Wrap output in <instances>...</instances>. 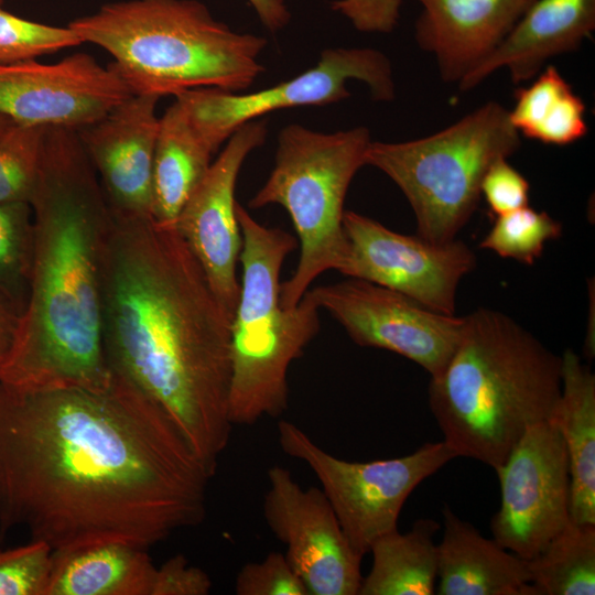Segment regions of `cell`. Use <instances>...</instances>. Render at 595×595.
I'll return each mask as SVG.
<instances>
[{
    "label": "cell",
    "instance_id": "32",
    "mask_svg": "<svg viewBox=\"0 0 595 595\" xmlns=\"http://www.w3.org/2000/svg\"><path fill=\"white\" fill-rule=\"evenodd\" d=\"M237 595H309L284 553L270 552L263 560L249 562L235 580Z\"/></svg>",
    "mask_w": 595,
    "mask_h": 595
},
{
    "label": "cell",
    "instance_id": "17",
    "mask_svg": "<svg viewBox=\"0 0 595 595\" xmlns=\"http://www.w3.org/2000/svg\"><path fill=\"white\" fill-rule=\"evenodd\" d=\"M160 97L131 95L78 131L111 213L152 216V166Z\"/></svg>",
    "mask_w": 595,
    "mask_h": 595
},
{
    "label": "cell",
    "instance_id": "39",
    "mask_svg": "<svg viewBox=\"0 0 595 595\" xmlns=\"http://www.w3.org/2000/svg\"><path fill=\"white\" fill-rule=\"evenodd\" d=\"M4 0H0V4L3 2Z\"/></svg>",
    "mask_w": 595,
    "mask_h": 595
},
{
    "label": "cell",
    "instance_id": "8",
    "mask_svg": "<svg viewBox=\"0 0 595 595\" xmlns=\"http://www.w3.org/2000/svg\"><path fill=\"white\" fill-rule=\"evenodd\" d=\"M520 145L509 110L491 100L431 136L397 143L371 141L365 165L380 170L401 190L418 235L443 244L455 239L474 214L490 165Z\"/></svg>",
    "mask_w": 595,
    "mask_h": 595
},
{
    "label": "cell",
    "instance_id": "9",
    "mask_svg": "<svg viewBox=\"0 0 595 595\" xmlns=\"http://www.w3.org/2000/svg\"><path fill=\"white\" fill-rule=\"evenodd\" d=\"M286 455L314 473L351 547L361 556L380 537L398 529L401 509L418 485L457 457L444 442L425 443L401 457L349 462L318 446L296 424L278 423Z\"/></svg>",
    "mask_w": 595,
    "mask_h": 595
},
{
    "label": "cell",
    "instance_id": "29",
    "mask_svg": "<svg viewBox=\"0 0 595 595\" xmlns=\"http://www.w3.org/2000/svg\"><path fill=\"white\" fill-rule=\"evenodd\" d=\"M46 129L13 123L0 139V204L30 202L40 174Z\"/></svg>",
    "mask_w": 595,
    "mask_h": 595
},
{
    "label": "cell",
    "instance_id": "34",
    "mask_svg": "<svg viewBox=\"0 0 595 595\" xmlns=\"http://www.w3.org/2000/svg\"><path fill=\"white\" fill-rule=\"evenodd\" d=\"M213 582L198 566L176 554L156 566L151 595H207Z\"/></svg>",
    "mask_w": 595,
    "mask_h": 595
},
{
    "label": "cell",
    "instance_id": "27",
    "mask_svg": "<svg viewBox=\"0 0 595 595\" xmlns=\"http://www.w3.org/2000/svg\"><path fill=\"white\" fill-rule=\"evenodd\" d=\"M33 218L29 203L0 204V293L22 314L33 260Z\"/></svg>",
    "mask_w": 595,
    "mask_h": 595
},
{
    "label": "cell",
    "instance_id": "28",
    "mask_svg": "<svg viewBox=\"0 0 595 595\" xmlns=\"http://www.w3.org/2000/svg\"><path fill=\"white\" fill-rule=\"evenodd\" d=\"M561 234L562 225L547 212L524 206L497 216L479 247L532 264L542 255L545 242Z\"/></svg>",
    "mask_w": 595,
    "mask_h": 595
},
{
    "label": "cell",
    "instance_id": "1",
    "mask_svg": "<svg viewBox=\"0 0 595 595\" xmlns=\"http://www.w3.org/2000/svg\"><path fill=\"white\" fill-rule=\"evenodd\" d=\"M213 476L170 416L113 371L104 388L0 381V534L52 550L145 549L206 516Z\"/></svg>",
    "mask_w": 595,
    "mask_h": 595
},
{
    "label": "cell",
    "instance_id": "30",
    "mask_svg": "<svg viewBox=\"0 0 595 595\" xmlns=\"http://www.w3.org/2000/svg\"><path fill=\"white\" fill-rule=\"evenodd\" d=\"M82 44L69 28L17 17L0 8V64H13Z\"/></svg>",
    "mask_w": 595,
    "mask_h": 595
},
{
    "label": "cell",
    "instance_id": "21",
    "mask_svg": "<svg viewBox=\"0 0 595 595\" xmlns=\"http://www.w3.org/2000/svg\"><path fill=\"white\" fill-rule=\"evenodd\" d=\"M148 549L118 540L52 551L45 595H151Z\"/></svg>",
    "mask_w": 595,
    "mask_h": 595
},
{
    "label": "cell",
    "instance_id": "35",
    "mask_svg": "<svg viewBox=\"0 0 595 595\" xmlns=\"http://www.w3.org/2000/svg\"><path fill=\"white\" fill-rule=\"evenodd\" d=\"M402 0H337L333 10L346 17L360 32H391L399 20Z\"/></svg>",
    "mask_w": 595,
    "mask_h": 595
},
{
    "label": "cell",
    "instance_id": "4",
    "mask_svg": "<svg viewBox=\"0 0 595 595\" xmlns=\"http://www.w3.org/2000/svg\"><path fill=\"white\" fill-rule=\"evenodd\" d=\"M561 356L510 316L477 309L445 368L431 377L429 405L457 457L497 468L526 431L551 421L561 396Z\"/></svg>",
    "mask_w": 595,
    "mask_h": 595
},
{
    "label": "cell",
    "instance_id": "14",
    "mask_svg": "<svg viewBox=\"0 0 595 595\" xmlns=\"http://www.w3.org/2000/svg\"><path fill=\"white\" fill-rule=\"evenodd\" d=\"M263 517L309 595H358L363 556L320 488L303 489L283 466L268 469Z\"/></svg>",
    "mask_w": 595,
    "mask_h": 595
},
{
    "label": "cell",
    "instance_id": "33",
    "mask_svg": "<svg viewBox=\"0 0 595 595\" xmlns=\"http://www.w3.org/2000/svg\"><path fill=\"white\" fill-rule=\"evenodd\" d=\"M529 193V182L507 159L491 164L480 185V194L496 217L528 206Z\"/></svg>",
    "mask_w": 595,
    "mask_h": 595
},
{
    "label": "cell",
    "instance_id": "6",
    "mask_svg": "<svg viewBox=\"0 0 595 595\" xmlns=\"http://www.w3.org/2000/svg\"><path fill=\"white\" fill-rule=\"evenodd\" d=\"M241 232L240 291L231 320L228 415L252 425L288 409V372L320 331V307L306 292L292 307L280 301L282 264L298 240L257 221L237 203Z\"/></svg>",
    "mask_w": 595,
    "mask_h": 595
},
{
    "label": "cell",
    "instance_id": "23",
    "mask_svg": "<svg viewBox=\"0 0 595 595\" xmlns=\"http://www.w3.org/2000/svg\"><path fill=\"white\" fill-rule=\"evenodd\" d=\"M215 152L175 100L159 118L152 166V217L175 225L188 197L212 165Z\"/></svg>",
    "mask_w": 595,
    "mask_h": 595
},
{
    "label": "cell",
    "instance_id": "31",
    "mask_svg": "<svg viewBox=\"0 0 595 595\" xmlns=\"http://www.w3.org/2000/svg\"><path fill=\"white\" fill-rule=\"evenodd\" d=\"M52 551L40 540L9 549L0 545V595H45Z\"/></svg>",
    "mask_w": 595,
    "mask_h": 595
},
{
    "label": "cell",
    "instance_id": "24",
    "mask_svg": "<svg viewBox=\"0 0 595 595\" xmlns=\"http://www.w3.org/2000/svg\"><path fill=\"white\" fill-rule=\"evenodd\" d=\"M440 526L433 519H419L411 530H393L370 548L372 565L360 584L358 595H431L437 577Z\"/></svg>",
    "mask_w": 595,
    "mask_h": 595
},
{
    "label": "cell",
    "instance_id": "26",
    "mask_svg": "<svg viewBox=\"0 0 595 595\" xmlns=\"http://www.w3.org/2000/svg\"><path fill=\"white\" fill-rule=\"evenodd\" d=\"M526 562L538 595H594L595 524L570 520Z\"/></svg>",
    "mask_w": 595,
    "mask_h": 595
},
{
    "label": "cell",
    "instance_id": "22",
    "mask_svg": "<svg viewBox=\"0 0 595 595\" xmlns=\"http://www.w3.org/2000/svg\"><path fill=\"white\" fill-rule=\"evenodd\" d=\"M561 360V396L551 421L569 458L570 518L595 524V376L571 349Z\"/></svg>",
    "mask_w": 595,
    "mask_h": 595
},
{
    "label": "cell",
    "instance_id": "16",
    "mask_svg": "<svg viewBox=\"0 0 595 595\" xmlns=\"http://www.w3.org/2000/svg\"><path fill=\"white\" fill-rule=\"evenodd\" d=\"M266 138L267 125L263 120H251L239 127L227 140L175 221L178 234L231 317L240 291L236 273L241 250L236 183L246 158L262 145Z\"/></svg>",
    "mask_w": 595,
    "mask_h": 595
},
{
    "label": "cell",
    "instance_id": "12",
    "mask_svg": "<svg viewBox=\"0 0 595 595\" xmlns=\"http://www.w3.org/2000/svg\"><path fill=\"white\" fill-rule=\"evenodd\" d=\"M347 259L338 271L397 291L421 305L455 314L461 280L476 267V256L463 241L436 244L396 232L379 221L345 210Z\"/></svg>",
    "mask_w": 595,
    "mask_h": 595
},
{
    "label": "cell",
    "instance_id": "18",
    "mask_svg": "<svg viewBox=\"0 0 595 595\" xmlns=\"http://www.w3.org/2000/svg\"><path fill=\"white\" fill-rule=\"evenodd\" d=\"M419 46L431 53L444 82L458 83L505 39L534 0H415Z\"/></svg>",
    "mask_w": 595,
    "mask_h": 595
},
{
    "label": "cell",
    "instance_id": "19",
    "mask_svg": "<svg viewBox=\"0 0 595 595\" xmlns=\"http://www.w3.org/2000/svg\"><path fill=\"white\" fill-rule=\"evenodd\" d=\"M595 30V0H534L500 44L457 84L461 91L507 68L515 85L536 77L553 56L577 50Z\"/></svg>",
    "mask_w": 595,
    "mask_h": 595
},
{
    "label": "cell",
    "instance_id": "11",
    "mask_svg": "<svg viewBox=\"0 0 595 595\" xmlns=\"http://www.w3.org/2000/svg\"><path fill=\"white\" fill-rule=\"evenodd\" d=\"M495 472L501 500L490 521L493 539L529 560L571 520L569 458L555 424L530 426Z\"/></svg>",
    "mask_w": 595,
    "mask_h": 595
},
{
    "label": "cell",
    "instance_id": "37",
    "mask_svg": "<svg viewBox=\"0 0 595 595\" xmlns=\"http://www.w3.org/2000/svg\"><path fill=\"white\" fill-rule=\"evenodd\" d=\"M260 22L271 32L283 29L290 21L284 0H248Z\"/></svg>",
    "mask_w": 595,
    "mask_h": 595
},
{
    "label": "cell",
    "instance_id": "25",
    "mask_svg": "<svg viewBox=\"0 0 595 595\" xmlns=\"http://www.w3.org/2000/svg\"><path fill=\"white\" fill-rule=\"evenodd\" d=\"M515 99L509 119L520 136L544 144L567 145L587 133L583 100L552 65L531 85L516 89Z\"/></svg>",
    "mask_w": 595,
    "mask_h": 595
},
{
    "label": "cell",
    "instance_id": "13",
    "mask_svg": "<svg viewBox=\"0 0 595 595\" xmlns=\"http://www.w3.org/2000/svg\"><path fill=\"white\" fill-rule=\"evenodd\" d=\"M359 346L399 354L439 375L456 349L464 316L432 311L388 288L349 278L306 291Z\"/></svg>",
    "mask_w": 595,
    "mask_h": 595
},
{
    "label": "cell",
    "instance_id": "20",
    "mask_svg": "<svg viewBox=\"0 0 595 595\" xmlns=\"http://www.w3.org/2000/svg\"><path fill=\"white\" fill-rule=\"evenodd\" d=\"M444 533L437 544L435 593L440 595H538L526 560L484 538L450 507L443 509Z\"/></svg>",
    "mask_w": 595,
    "mask_h": 595
},
{
    "label": "cell",
    "instance_id": "38",
    "mask_svg": "<svg viewBox=\"0 0 595 595\" xmlns=\"http://www.w3.org/2000/svg\"><path fill=\"white\" fill-rule=\"evenodd\" d=\"M13 123H15L13 120L0 112V139Z\"/></svg>",
    "mask_w": 595,
    "mask_h": 595
},
{
    "label": "cell",
    "instance_id": "2",
    "mask_svg": "<svg viewBox=\"0 0 595 595\" xmlns=\"http://www.w3.org/2000/svg\"><path fill=\"white\" fill-rule=\"evenodd\" d=\"M110 215L101 275L108 363L170 416L214 476L232 429V317L175 225Z\"/></svg>",
    "mask_w": 595,
    "mask_h": 595
},
{
    "label": "cell",
    "instance_id": "3",
    "mask_svg": "<svg viewBox=\"0 0 595 595\" xmlns=\"http://www.w3.org/2000/svg\"><path fill=\"white\" fill-rule=\"evenodd\" d=\"M29 204L30 291L0 381L21 389L104 388L113 377L101 300L111 215L77 130L47 127Z\"/></svg>",
    "mask_w": 595,
    "mask_h": 595
},
{
    "label": "cell",
    "instance_id": "10",
    "mask_svg": "<svg viewBox=\"0 0 595 595\" xmlns=\"http://www.w3.org/2000/svg\"><path fill=\"white\" fill-rule=\"evenodd\" d=\"M358 79L376 101H392L396 87L389 58L369 47L326 48L316 65L294 78L250 94L196 88L175 96L194 128L214 152L242 125L275 110L323 106L350 96L347 80Z\"/></svg>",
    "mask_w": 595,
    "mask_h": 595
},
{
    "label": "cell",
    "instance_id": "15",
    "mask_svg": "<svg viewBox=\"0 0 595 595\" xmlns=\"http://www.w3.org/2000/svg\"><path fill=\"white\" fill-rule=\"evenodd\" d=\"M131 95L109 65L83 52L53 64H0V112L18 125L79 130Z\"/></svg>",
    "mask_w": 595,
    "mask_h": 595
},
{
    "label": "cell",
    "instance_id": "5",
    "mask_svg": "<svg viewBox=\"0 0 595 595\" xmlns=\"http://www.w3.org/2000/svg\"><path fill=\"white\" fill-rule=\"evenodd\" d=\"M68 26L113 57L109 66L133 95L240 93L263 72L258 58L267 40L234 31L197 0L110 2Z\"/></svg>",
    "mask_w": 595,
    "mask_h": 595
},
{
    "label": "cell",
    "instance_id": "7",
    "mask_svg": "<svg viewBox=\"0 0 595 595\" xmlns=\"http://www.w3.org/2000/svg\"><path fill=\"white\" fill-rule=\"evenodd\" d=\"M371 141L366 127L323 133L289 125L280 131L274 166L249 207L282 206L296 231L299 262L280 285L284 307L295 306L318 275L344 266V202Z\"/></svg>",
    "mask_w": 595,
    "mask_h": 595
},
{
    "label": "cell",
    "instance_id": "36",
    "mask_svg": "<svg viewBox=\"0 0 595 595\" xmlns=\"http://www.w3.org/2000/svg\"><path fill=\"white\" fill-rule=\"evenodd\" d=\"M20 316L15 306L0 293V368L13 346Z\"/></svg>",
    "mask_w": 595,
    "mask_h": 595
}]
</instances>
